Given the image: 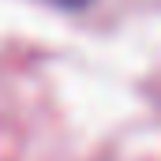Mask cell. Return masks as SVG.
<instances>
[{
	"label": "cell",
	"instance_id": "1",
	"mask_svg": "<svg viewBox=\"0 0 161 161\" xmlns=\"http://www.w3.org/2000/svg\"><path fill=\"white\" fill-rule=\"evenodd\" d=\"M53 4H60V8H71V11H79V8H86L90 0H53Z\"/></svg>",
	"mask_w": 161,
	"mask_h": 161
}]
</instances>
